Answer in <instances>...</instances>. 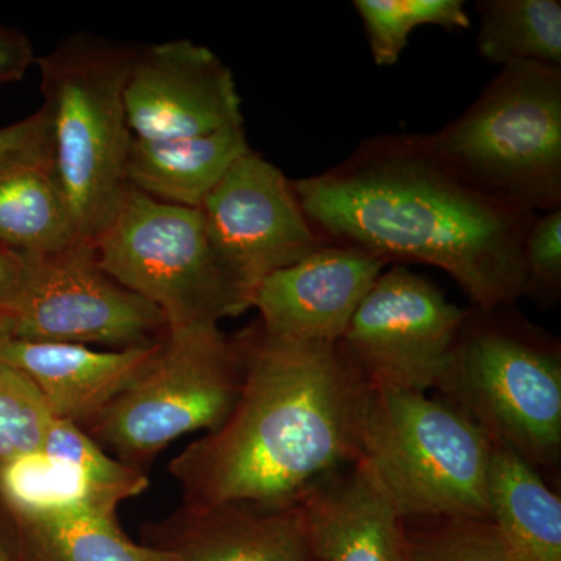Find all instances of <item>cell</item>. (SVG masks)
Returning a JSON list of instances; mask_svg holds the SVG:
<instances>
[{"label":"cell","mask_w":561,"mask_h":561,"mask_svg":"<svg viewBox=\"0 0 561 561\" xmlns=\"http://www.w3.org/2000/svg\"><path fill=\"white\" fill-rule=\"evenodd\" d=\"M245 376L238 402L169 463L183 505L287 504L356 463L370 387L337 343L241 332Z\"/></svg>","instance_id":"7a4b0ae2"},{"label":"cell","mask_w":561,"mask_h":561,"mask_svg":"<svg viewBox=\"0 0 561 561\" xmlns=\"http://www.w3.org/2000/svg\"><path fill=\"white\" fill-rule=\"evenodd\" d=\"M295 502L317 561H408L405 522L360 465L324 476Z\"/></svg>","instance_id":"9a60e30c"},{"label":"cell","mask_w":561,"mask_h":561,"mask_svg":"<svg viewBox=\"0 0 561 561\" xmlns=\"http://www.w3.org/2000/svg\"><path fill=\"white\" fill-rule=\"evenodd\" d=\"M27 161H50L49 122L43 108L0 128V171Z\"/></svg>","instance_id":"83f0119b"},{"label":"cell","mask_w":561,"mask_h":561,"mask_svg":"<svg viewBox=\"0 0 561 561\" xmlns=\"http://www.w3.org/2000/svg\"><path fill=\"white\" fill-rule=\"evenodd\" d=\"M79 242L50 161L20 162L0 171V247L28 257Z\"/></svg>","instance_id":"d6986e66"},{"label":"cell","mask_w":561,"mask_h":561,"mask_svg":"<svg viewBox=\"0 0 561 561\" xmlns=\"http://www.w3.org/2000/svg\"><path fill=\"white\" fill-rule=\"evenodd\" d=\"M386 265L356 247L327 243L262 280L251 308L272 337L339 343Z\"/></svg>","instance_id":"4fadbf2b"},{"label":"cell","mask_w":561,"mask_h":561,"mask_svg":"<svg viewBox=\"0 0 561 561\" xmlns=\"http://www.w3.org/2000/svg\"><path fill=\"white\" fill-rule=\"evenodd\" d=\"M51 420L32 379L0 362V463L41 451Z\"/></svg>","instance_id":"484cf974"},{"label":"cell","mask_w":561,"mask_h":561,"mask_svg":"<svg viewBox=\"0 0 561 561\" xmlns=\"http://www.w3.org/2000/svg\"><path fill=\"white\" fill-rule=\"evenodd\" d=\"M471 311L426 276L383 271L337 343L371 390H437Z\"/></svg>","instance_id":"30bf717a"},{"label":"cell","mask_w":561,"mask_h":561,"mask_svg":"<svg viewBox=\"0 0 561 561\" xmlns=\"http://www.w3.org/2000/svg\"><path fill=\"white\" fill-rule=\"evenodd\" d=\"M27 561H147L116 515L95 512L13 515Z\"/></svg>","instance_id":"ffe728a7"},{"label":"cell","mask_w":561,"mask_h":561,"mask_svg":"<svg viewBox=\"0 0 561 561\" xmlns=\"http://www.w3.org/2000/svg\"><path fill=\"white\" fill-rule=\"evenodd\" d=\"M504 309L470 312L437 390L491 443L552 467L561 451L560 346Z\"/></svg>","instance_id":"8992f818"},{"label":"cell","mask_w":561,"mask_h":561,"mask_svg":"<svg viewBox=\"0 0 561 561\" xmlns=\"http://www.w3.org/2000/svg\"><path fill=\"white\" fill-rule=\"evenodd\" d=\"M92 247L103 271L160 309L169 331L219 324L251 308L217 256L201 209L128 186Z\"/></svg>","instance_id":"ba28073f"},{"label":"cell","mask_w":561,"mask_h":561,"mask_svg":"<svg viewBox=\"0 0 561 561\" xmlns=\"http://www.w3.org/2000/svg\"><path fill=\"white\" fill-rule=\"evenodd\" d=\"M478 49L497 65H538L561 68L560 0H482Z\"/></svg>","instance_id":"7402d4cb"},{"label":"cell","mask_w":561,"mask_h":561,"mask_svg":"<svg viewBox=\"0 0 561 561\" xmlns=\"http://www.w3.org/2000/svg\"><path fill=\"white\" fill-rule=\"evenodd\" d=\"M35 60L31 38L20 28L0 24V84L20 81Z\"/></svg>","instance_id":"f1b7e54d"},{"label":"cell","mask_w":561,"mask_h":561,"mask_svg":"<svg viewBox=\"0 0 561 561\" xmlns=\"http://www.w3.org/2000/svg\"><path fill=\"white\" fill-rule=\"evenodd\" d=\"M41 451L72 465L119 504L140 496L149 489L147 472L114 459L87 432L69 421L54 416Z\"/></svg>","instance_id":"cb8c5ba5"},{"label":"cell","mask_w":561,"mask_h":561,"mask_svg":"<svg viewBox=\"0 0 561 561\" xmlns=\"http://www.w3.org/2000/svg\"><path fill=\"white\" fill-rule=\"evenodd\" d=\"M0 500L13 515L95 512L116 515L119 502L72 465L38 451L0 463Z\"/></svg>","instance_id":"44dd1931"},{"label":"cell","mask_w":561,"mask_h":561,"mask_svg":"<svg viewBox=\"0 0 561 561\" xmlns=\"http://www.w3.org/2000/svg\"><path fill=\"white\" fill-rule=\"evenodd\" d=\"M430 529L408 531V561H523L490 519H431Z\"/></svg>","instance_id":"d4e9b609"},{"label":"cell","mask_w":561,"mask_h":561,"mask_svg":"<svg viewBox=\"0 0 561 561\" xmlns=\"http://www.w3.org/2000/svg\"><path fill=\"white\" fill-rule=\"evenodd\" d=\"M11 312L18 341L128 350L158 345L169 334L160 309L103 271L87 242L25 257Z\"/></svg>","instance_id":"9c48e42d"},{"label":"cell","mask_w":561,"mask_h":561,"mask_svg":"<svg viewBox=\"0 0 561 561\" xmlns=\"http://www.w3.org/2000/svg\"><path fill=\"white\" fill-rule=\"evenodd\" d=\"M493 443L448 401L371 390L357 465L404 522L485 518Z\"/></svg>","instance_id":"277c9868"},{"label":"cell","mask_w":561,"mask_h":561,"mask_svg":"<svg viewBox=\"0 0 561 561\" xmlns=\"http://www.w3.org/2000/svg\"><path fill=\"white\" fill-rule=\"evenodd\" d=\"M373 60L390 68L400 60L415 28L437 25L446 31L471 27L465 2L461 0H354Z\"/></svg>","instance_id":"603a6c76"},{"label":"cell","mask_w":561,"mask_h":561,"mask_svg":"<svg viewBox=\"0 0 561 561\" xmlns=\"http://www.w3.org/2000/svg\"><path fill=\"white\" fill-rule=\"evenodd\" d=\"M124 101L136 139L192 138L243 125L231 69L191 39L135 47Z\"/></svg>","instance_id":"7c38bea8"},{"label":"cell","mask_w":561,"mask_h":561,"mask_svg":"<svg viewBox=\"0 0 561 561\" xmlns=\"http://www.w3.org/2000/svg\"><path fill=\"white\" fill-rule=\"evenodd\" d=\"M13 312L9 308L0 306V348L14 339Z\"/></svg>","instance_id":"4dcf8cb0"},{"label":"cell","mask_w":561,"mask_h":561,"mask_svg":"<svg viewBox=\"0 0 561 561\" xmlns=\"http://www.w3.org/2000/svg\"><path fill=\"white\" fill-rule=\"evenodd\" d=\"M144 546L179 561H317L297 502L190 507L144 526Z\"/></svg>","instance_id":"5bb4252c"},{"label":"cell","mask_w":561,"mask_h":561,"mask_svg":"<svg viewBox=\"0 0 561 561\" xmlns=\"http://www.w3.org/2000/svg\"><path fill=\"white\" fill-rule=\"evenodd\" d=\"M144 553H146L147 561H179L173 559L169 553L158 551V549L149 548V546H144Z\"/></svg>","instance_id":"1f68e13d"},{"label":"cell","mask_w":561,"mask_h":561,"mask_svg":"<svg viewBox=\"0 0 561 561\" xmlns=\"http://www.w3.org/2000/svg\"><path fill=\"white\" fill-rule=\"evenodd\" d=\"M243 376L241 334L230 337L219 324L169 331L149 367L83 431L111 457L146 472L184 435L219 430Z\"/></svg>","instance_id":"52a82bcc"},{"label":"cell","mask_w":561,"mask_h":561,"mask_svg":"<svg viewBox=\"0 0 561 561\" xmlns=\"http://www.w3.org/2000/svg\"><path fill=\"white\" fill-rule=\"evenodd\" d=\"M0 561H20L11 553L10 549L7 548L2 538H0Z\"/></svg>","instance_id":"d6a6232c"},{"label":"cell","mask_w":561,"mask_h":561,"mask_svg":"<svg viewBox=\"0 0 561 561\" xmlns=\"http://www.w3.org/2000/svg\"><path fill=\"white\" fill-rule=\"evenodd\" d=\"M162 342L101 351L72 343L11 339L0 348V362L32 379L55 419L83 430L142 375Z\"/></svg>","instance_id":"2e32d148"},{"label":"cell","mask_w":561,"mask_h":561,"mask_svg":"<svg viewBox=\"0 0 561 561\" xmlns=\"http://www.w3.org/2000/svg\"><path fill=\"white\" fill-rule=\"evenodd\" d=\"M427 140L472 190L534 214L561 209V68L502 66L478 101Z\"/></svg>","instance_id":"5b68a950"},{"label":"cell","mask_w":561,"mask_h":561,"mask_svg":"<svg viewBox=\"0 0 561 561\" xmlns=\"http://www.w3.org/2000/svg\"><path fill=\"white\" fill-rule=\"evenodd\" d=\"M201 210L217 256L250 306L262 280L330 243L306 219L291 181L253 150L231 165Z\"/></svg>","instance_id":"8fae6325"},{"label":"cell","mask_w":561,"mask_h":561,"mask_svg":"<svg viewBox=\"0 0 561 561\" xmlns=\"http://www.w3.org/2000/svg\"><path fill=\"white\" fill-rule=\"evenodd\" d=\"M526 295L556 298L561 286V209L534 217L523 245Z\"/></svg>","instance_id":"4316f807"},{"label":"cell","mask_w":561,"mask_h":561,"mask_svg":"<svg viewBox=\"0 0 561 561\" xmlns=\"http://www.w3.org/2000/svg\"><path fill=\"white\" fill-rule=\"evenodd\" d=\"M135 47L73 33L38 58L50 161L81 242L94 243L127 191L124 92Z\"/></svg>","instance_id":"3957f363"},{"label":"cell","mask_w":561,"mask_h":561,"mask_svg":"<svg viewBox=\"0 0 561 561\" xmlns=\"http://www.w3.org/2000/svg\"><path fill=\"white\" fill-rule=\"evenodd\" d=\"M489 516L523 561H561V501L538 468L493 443Z\"/></svg>","instance_id":"ac0fdd59"},{"label":"cell","mask_w":561,"mask_h":561,"mask_svg":"<svg viewBox=\"0 0 561 561\" xmlns=\"http://www.w3.org/2000/svg\"><path fill=\"white\" fill-rule=\"evenodd\" d=\"M249 150L243 125L192 138H133L127 183L154 201L201 209L225 173Z\"/></svg>","instance_id":"e0dca14e"},{"label":"cell","mask_w":561,"mask_h":561,"mask_svg":"<svg viewBox=\"0 0 561 561\" xmlns=\"http://www.w3.org/2000/svg\"><path fill=\"white\" fill-rule=\"evenodd\" d=\"M25 257L0 247V306L11 309L22 289Z\"/></svg>","instance_id":"f546056e"},{"label":"cell","mask_w":561,"mask_h":561,"mask_svg":"<svg viewBox=\"0 0 561 561\" xmlns=\"http://www.w3.org/2000/svg\"><path fill=\"white\" fill-rule=\"evenodd\" d=\"M306 219L330 243L440 268L479 311L527 290L523 245L535 214L472 190L427 135H383L330 171L291 181Z\"/></svg>","instance_id":"6da1fadb"}]
</instances>
